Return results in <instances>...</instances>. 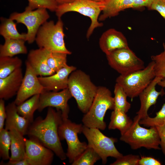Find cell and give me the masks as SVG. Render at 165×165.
Wrapping results in <instances>:
<instances>
[{"mask_svg": "<svg viewBox=\"0 0 165 165\" xmlns=\"http://www.w3.org/2000/svg\"><path fill=\"white\" fill-rule=\"evenodd\" d=\"M63 119L61 111L49 107L46 117H38L30 124L27 134L52 150L61 160L67 158L58 134L59 127Z\"/></svg>", "mask_w": 165, "mask_h": 165, "instance_id": "obj_1", "label": "cell"}, {"mask_svg": "<svg viewBox=\"0 0 165 165\" xmlns=\"http://www.w3.org/2000/svg\"><path fill=\"white\" fill-rule=\"evenodd\" d=\"M98 87L90 76L81 70L76 69L69 77L68 88L76 100L79 108L84 113L89 109Z\"/></svg>", "mask_w": 165, "mask_h": 165, "instance_id": "obj_2", "label": "cell"}, {"mask_svg": "<svg viewBox=\"0 0 165 165\" xmlns=\"http://www.w3.org/2000/svg\"><path fill=\"white\" fill-rule=\"evenodd\" d=\"M114 108L113 97L110 90L105 86H98L92 104L82 118L83 125L105 130L106 127L104 121L105 113L108 110H113Z\"/></svg>", "mask_w": 165, "mask_h": 165, "instance_id": "obj_3", "label": "cell"}, {"mask_svg": "<svg viewBox=\"0 0 165 165\" xmlns=\"http://www.w3.org/2000/svg\"><path fill=\"white\" fill-rule=\"evenodd\" d=\"M64 24L61 18L56 24L53 20L46 21L39 28L35 38L39 48L53 52L70 55L72 53L66 47L64 38Z\"/></svg>", "mask_w": 165, "mask_h": 165, "instance_id": "obj_4", "label": "cell"}, {"mask_svg": "<svg viewBox=\"0 0 165 165\" xmlns=\"http://www.w3.org/2000/svg\"><path fill=\"white\" fill-rule=\"evenodd\" d=\"M140 120L136 116L130 128L121 135L120 140L128 144L134 150L141 147L147 149H160V140L159 133L156 127L147 129L140 126Z\"/></svg>", "mask_w": 165, "mask_h": 165, "instance_id": "obj_5", "label": "cell"}, {"mask_svg": "<svg viewBox=\"0 0 165 165\" xmlns=\"http://www.w3.org/2000/svg\"><path fill=\"white\" fill-rule=\"evenodd\" d=\"M104 6V1L96 2L92 0H75L73 2L58 6L55 12L58 19L61 18L65 13L75 12L90 19L91 23L86 34L89 38L96 28L103 24L99 22V15Z\"/></svg>", "mask_w": 165, "mask_h": 165, "instance_id": "obj_6", "label": "cell"}, {"mask_svg": "<svg viewBox=\"0 0 165 165\" xmlns=\"http://www.w3.org/2000/svg\"><path fill=\"white\" fill-rule=\"evenodd\" d=\"M154 62L152 61L143 69L128 74L120 75L116 79V82L123 88L128 97L132 100L140 94L155 77Z\"/></svg>", "mask_w": 165, "mask_h": 165, "instance_id": "obj_7", "label": "cell"}, {"mask_svg": "<svg viewBox=\"0 0 165 165\" xmlns=\"http://www.w3.org/2000/svg\"><path fill=\"white\" fill-rule=\"evenodd\" d=\"M82 133L87 140L88 145L99 155L103 164H106L109 157L117 159L123 155L115 145V143L117 141V139L105 136L99 129L89 128L84 125Z\"/></svg>", "mask_w": 165, "mask_h": 165, "instance_id": "obj_8", "label": "cell"}, {"mask_svg": "<svg viewBox=\"0 0 165 165\" xmlns=\"http://www.w3.org/2000/svg\"><path fill=\"white\" fill-rule=\"evenodd\" d=\"M83 125L66 118L63 119L59 127L60 139H65L66 141L68 148L66 155L71 163L87 147V144L85 142L80 141L78 137V134L82 133Z\"/></svg>", "mask_w": 165, "mask_h": 165, "instance_id": "obj_9", "label": "cell"}, {"mask_svg": "<svg viewBox=\"0 0 165 165\" xmlns=\"http://www.w3.org/2000/svg\"><path fill=\"white\" fill-rule=\"evenodd\" d=\"M109 65L120 75L144 68L145 63L129 47L118 49L106 55Z\"/></svg>", "mask_w": 165, "mask_h": 165, "instance_id": "obj_10", "label": "cell"}, {"mask_svg": "<svg viewBox=\"0 0 165 165\" xmlns=\"http://www.w3.org/2000/svg\"><path fill=\"white\" fill-rule=\"evenodd\" d=\"M47 9L40 8L35 10L25 9L22 13L14 12L9 18L16 21V23L24 24L27 29L26 41L29 44L35 40L37 32L40 26L47 21L50 15Z\"/></svg>", "mask_w": 165, "mask_h": 165, "instance_id": "obj_11", "label": "cell"}, {"mask_svg": "<svg viewBox=\"0 0 165 165\" xmlns=\"http://www.w3.org/2000/svg\"><path fill=\"white\" fill-rule=\"evenodd\" d=\"M72 97L68 88L60 91H45L40 94L37 110L40 112L47 107L55 108L61 111L63 119L68 118L70 109L68 102Z\"/></svg>", "mask_w": 165, "mask_h": 165, "instance_id": "obj_12", "label": "cell"}, {"mask_svg": "<svg viewBox=\"0 0 165 165\" xmlns=\"http://www.w3.org/2000/svg\"><path fill=\"white\" fill-rule=\"evenodd\" d=\"M25 71L20 88L14 101L19 105L30 97L41 94L46 90L40 83L37 75L26 61Z\"/></svg>", "mask_w": 165, "mask_h": 165, "instance_id": "obj_13", "label": "cell"}, {"mask_svg": "<svg viewBox=\"0 0 165 165\" xmlns=\"http://www.w3.org/2000/svg\"><path fill=\"white\" fill-rule=\"evenodd\" d=\"M54 152L33 138H26V157L29 165H50Z\"/></svg>", "mask_w": 165, "mask_h": 165, "instance_id": "obj_14", "label": "cell"}, {"mask_svg": "<svg viewBox=\"0 0 165 165\" xmlns=\"http://www.w3.org/2000/svg\"><path fill=\"white\" fill-rule=\"evenodd\" d=\"M76 69L75 67L67 64L52 75L38 78L46 91H59L68 88L69 75Z\"/></svg>", "mask_w": 165, "mask_h": 165, "instance_id": "obj_15", "label": "cell"}, {"mask_svg": "<svg viewBox=\"0 0 165 165\" xmlns=\"http://www.w3.org/2000/svg\"><path fill=\"white\" fill-rule=\"evenodd\" d=\"M161 78L155 76L148 86L139 95L140 101V107L136 113V116L140 120L144 119L148 116V111L152 105L156 103L159 96H163L165 94L163 89L160 91H157L156 86L161 80Z\"/></svg>", "mask_w": 165, "mask_h": 165, "instance_id": "obj_16", "label": "cell"}, {"mask_svg": "<svg viewBox=\"0 0 165 165\" xmlns=\"http://www.w3.org/2000/svg\"><path fill=\"white\" fill-rule=\"evenodd\" d=\"M99 45L106 55L116 50L129 47L123 33L114 28L109 29L102 34L99 39Z\"/></svg>", "mask_w": 165, "mask_h": 165, "instance_id": "obj_17", "label": "cell"}, {"mask_svg": "<svg viewBox=\"0 0 165 165\" xmlns=\"http://www.w3.org/2000/svg\"><path fill=\"white\" fill-rule=\"evenodd\" d=\"M49 51L43 48L31 50L26 60L38 75L46 76L56 72L51 70L47 63V59Z\"/></svg>", "mask_w": 165, "mask_h": 165, "instance_id": "obj_18", "label": "cell"}, {"mask_svg": "<svg viewBox=\"0 0 165 165\" xmlns=\"http://www.w3.org/2000/svg\"><path fill=\"white\" fill-rule=\"evenodd\" d=\"M24 76L21 68L15 70L7 76L0 79V98L8 100L16 95Z\"/></svg>", "mask_w": 165, "mask_h": 165, "instance_id": "obj_19", "label": "cell"}, {"mask_svg": "<svg viewBox=\"0 0 165 165\" xmlns=\"http://www.w3.org/2000/svg\"><path fill=\"white\" fill-rule=\"evenodd\" d=\"M6 108V117L5 128L8 130L14 128L24 136L27 135L31 123L19 114L14 101L9 103Z\"/></svg>", "mask_w": 165, "mask_h": 165, "instance_id": "obj_20", "label": "cell"}, {"mask_svg": "<svg viewBox=\"0 0 165 165\" xmlns=\"http://www.w3.org/2000/svg\"><path fill=\"white\" fill-rule=\"evenodd\" d=\"M11 138V155L9 161L20 160L26 157V138L19 131L14 128L9 130Z\"/></svg>", "mask_w": 165, "mask_h": 165, "instance_id": "obj_21", "label": "cell"}, {"mask_svg": "<svg viewBox=\"0 0 165 165\" xmlns=\"http://www.w3.org/2000/svg\"><path fill=\"white\" fill-rule=\"evenodd\" d=\"M134 2V0H105L104 7L99 21L116 16L126 9L133 8Z\"/></svg>", "mask_w": 165, "mask_h": 165, "instance_id": "obj_22", "label": "cell"}, {"mask_svg": "<svg viewBox=\"0 0 165 165\" xmlns=\"http://www.w3.org/2000/svg\"><path fill=\"white\" fill-rule=\"evenodd\" d=\"M3 45H0V57H13L19 54H26L27 48L25 40L22 39H5Z\"/></svg>", "mask_w": 165, "mask_h": 165, "instance_id": "obj_23", "label": "cell"}, {"mask_svg": "<svg viewBox=\"0 0 165 165\" xmlns=\"http://www.w3.org/2000/svg\"><path fill=\"white\" fill-rule=\"evenodd\" d=\"M133 122L126 113L118 109H114L111 113L108 128L117 129L122 135L130 128Z\"/></svg>", "mask_w": 165, "mask_h": 165, "instance_id": "obj_24", "label": "cell"}, {"mask_svg": "<svg viewBox=\"0 0 165 165\" xmlns=\"http://www.w3.org/2000/svg\"><path fill=\"white\" fill-rule=\"evenodd\" d=\"M0 34L6 39H22L26 40V33L20 34L16 28V24L10 18H0Z\"/></svg>", "mask_w": 165, "mask_h": 165, "instance_id": "obj_25", "label": "cell"}, {"mask_svg": "<svg viewBox=\"0 0 165 165\" xmlns=\"http://www.w3.org/2000/svg\"><path fill=\"white\" fill-rule=\"evenodd\" d=\"M40 94L34 95L19 105L17 109L20 115L28 120L31 123L34 121V114L38 110Z\"/></svg>", "mask_w": 165, "mask_h": 165, "instance_id": "obj_26", "label": "cell"}, {"mask_svg": "<svg viewBox=\"0 0 165 165\" xmlns=\"http://www.w3.org/2000/svg\"><path fill=\"white\" fill-rule=\"evenodd\" d=\"M22 64V60L17 57H0V79L5 78L21 68Z\"/></svg>", "mask_w": 165, "mask_h": 165, "instance_id": "obj_27", "label": "cell"}, {"mask_svg": "<svg viewBox=\"0 0 165 165\" xmlns=\"http://www.w3.org/2000/svg\"><path fill=\"white\" fill-rule=\"evenodd\" d=\"M163 51L160 53L152 55L151 58L154 62V70L156 76L161 78L157 85L165 88V43L163 44Z\"/></svg>", "mask_w": 165, "mask_h": 165, "instance_id": "obj_28", "label": "cell"}, {"mask_svg": "<svg viewBox=\"0 0 165 165\" xmlns=\"http://www.w3.org/2000/svg\"><path fill=\"white\" fill-rule=\"evenodd\" d=\"M114 109H118L127 113L131 107V104L127 100V94L122 87L116 83L114 90Z\"/></svg>", "mask_w": 165, "mask_h": 165, "instance_id": "obj_29", "label": "cell"}, {"mask_svg": "<svg viewBox=\"0 0 165 165\" xmlns=\"http://www.w3.org/2000/svg\"><path fill=\"white\" fill-rule=\"evenodd\" d=\"M100 159L97 153L87 145L86 149L71 164L72 165H93Z\"/></svg>", "mask_w": 165, "mask_h": 165, "instance_id": "obj_30", "label": "cell"}, {"mask_svg": "<svg viewBox=\"0 0 165 165\" xmlns=\"http://www.w3.org/2000/svg\"><path fill=\"white\" fill-rule=\"evenodd\" d=\"M67 54L60 52H49L47 59L49 68L55 72L66 66Z\"/></svg>", "mask_w": 165, "mask_h": 165, "instance_id": "obj_31", "label": "cell"}, {"mask_svg": "<svg viewBox=\"0 0 165 165\" xmlns=\"http://www.w3.org/2000/svg\"><path fill=\"white\" fill-rule=\"evenodd\" d=\"M156 115L154 117H150L148 116L140 120L139 122V124L147 127L160 126L165 124V102L161 109L156 113Z\"/></svg>", "mask_w": 165, "mask_h": 165, "instance_id": "obj_32", "label": "cell"}, {"mask_svg": "<svg viewBox=\"0 0 165 165\" xmlns=\"http://www.w3.org/2000/svg\"><path fill=\"white\" fill-rule=\"evenodd\" d=\"M11 138L9 131L5 128L0 131V156L3 160H9Z\"/></svg>", "mask_w": 165, "mask_h": 165, "instance_id": "obj_33", "label": "cell"}, {"mask_svg": "<svg viewBox=\"0 0 165 165\" xmlns=\"http://www.w3.org/2000/svg\"><path fill=\"white\" fill-rule=\"evenodd\" d=\"M28 5L25 9L33 10L40 8H45L51 12H55L58 5L54 0H27Z\"/></svg>", "mask_w": 165, "mask_h": 165, "instance_id": "obj_34", "label": "cell"}, {"mask_svg": "<svg viewBox=\"0 0 165 165\" xmlns=\"http://www.w3.org/2000/svg\"><path fill=\"white\" fill-rule=\"evenodd\" d=\"M140 157L138 155L129 154L123 155L116 159L111 165H138Z\"/></svg>", "mask_w": 165, "mask_h": 165, "instance_id": "obj_35", "label": "cell"}, {"mask_svg": "<svg viewBox=\"0 0 165 165\" xmlns=\"http://www.w3.org/2000/svg\"><path fill=\"white\" fill-rule=\"evenodd\" d=\"M148 8L157 11L165 19V0H154Z\"/></svg>", "mask_w": 165, "mask_h": 165, "instance_id": "obj_36", "label": "cell"}, {"mask_svg": "<svg viewBox=\"0 0 165 165\" xmlns=\"http://www.w3.org/2000/svg\"><path fill=\"white\" fill-rule=\"evenodd\" d=\"M161 163L153 157L141 156L138 162L139 165H161Z\"/></svg>", "mask_w": 165, "mask_h": 165, "instance_id": "obj_37", "label": "cell"}, {"mask_svg": "<svg viewBox=\"0 0 165 165\" xmlns=\"http://www.w3.org/2000/svg\"><path fill=\"white\" fill-rule=\"evenodd\" d=\"M4 101L3 99H0V131L4 128L5 121L6 117Z\"/></svg>", "mask_w": 165, "mask_h": 165, "instance_id": "obj_38", "label": "cell"}, {"mask_svg": "<svg viewBox=\"0 0 165 165\" xmlns=\"http://www.w3.org/2000/svg\"><path fill=\"white\" fill-rule=\"evenodd\" d=\"M156 127L158 130L160 138V145L165 156V124L161 126Z\"/></svg>", "mask_w": 165, "mask_h": 165, "instance_id": "obj_39", "label": "cell"}, {"mask_svg": "<svg viewBox=\"0 0 165 165\" xmlns=\"http://www.w3.org/2000/svg\"><path fill=\"white\" fill-rule=\"evenodd\" d=\"M154 0H134L133 8H138L143 7L148 8Z\"/></svg>", "mask_w": 165, "mask_h": 165, "instance_id": "obj_40", "label": "cell"}, {"mask_svg": "<svg viewBox=\"0 0 165 165\" xmlns=\"http://www.w3.org/2000/svg\"><path fill=\"white\" fill-rule=\"evenodd\" d=\"M0 165H29V164L25 158V159L20 160L13 162H11L9 161L6 163L2 162L0 163Z\"/></svg>", "mask_w": 165, "mask_h": 165, "instance_id": "obj_41", "label": "cell"}, {"mask_svg": "<svg viewBox=\"0 0 165 165\" xmlns=\"http://www.w3.org/2000/svg\"><path fill=\"white\" fill-rule=\"evenodd\" d=\"M58 5L73 2L75 0H54Z\"/></svg>", "mask_w": 165, "mask_h": 165, "instance_id": "obj_42", "label": "cell"}, {"mask_svg": "<svg viewBox=\"0 0 165 165\" xmlns=\"http://www.w3.org/2000/svg\"><path fill=\"white\" fill-rule=\"evenodd\" d=\"M95 1L96 2H101V1H105V0H92Z\"/></svg>", "mask_w": 165, "mask_h": 165, "instance_id": "obj_43", "label": "cell"}]
</instances>
